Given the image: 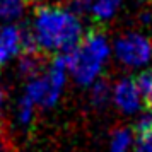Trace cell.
<instances>
[{"instance_id": "obj_19", "label": "cell", "mask_w": 152, "mask_h": 152, "mask_svg": "<svg viewBox=\"0 0 152 152\" xmlns=\"http://www.w3.org/2000/svg\"><path fill=\"white\" fill-rule=\"evenodd\" d=\"M2 101H4V92H2V87H0V110H2Z\"/></svg>"}, {"instance_id": "obj_16", "label": "cell", "mask_w": 152, "mask_h": 152, "mask_svg": "<svg viewBox=\"0 0 152 152\" xmlns=\"http://www.w3.org/2000/svg\"><path fill=\"white\" fill-rule=\"evenodd\" d=\"M145 133H152V115L151 113L137 123V135H145Z\"/></svg>"}, {"instance_id": "obj_18", "label": "cell", "mask_w": 152, "mask_h": 152, "mask_svg": "<svg viewBox=\"0 0 152 152\" xmlns=\"http://www.w3.org/2000/svg\"><path fill=\"white\" fill-rule=\"evenodd\" d=\"M145 104H147V108H149V113L152 115V94L145 99Z\"/></svg>"}, {"instance_id": "obj_9", "label": "cell", "mask_w": 152, "mask_h": 152, "mask_svg": "<svg viewBox=\"0 0 152 152\" xmlns=\"http://www.w3.org/2000/svg\"><path fill=\"white\" fill-rule=\"evenodd\" d=\"M21 0H0V21H9L21 14Z\"/></svg>"}, {"instance_id": "obj_12", "label": "cell", "mask_w": 152, "mask_h": 152, "mask_svg": "<svg viewBox=\"0 0 152 152\" xmlns=\"http://www.w3.org/2000/svg\"><path fill=\"white\" fill-rule=\"evenodd\" d=\"M33 99H29L28 96L21 101V106H19V118H21L22 123H29V120L33 116Z\"/></svg>"}, {"instance_id": "obj_6", "label": "cell", "mask_w": 152, "mask_h": 152, "mask_svg": "<svg viewBox=\"0 0 152 152\" xmlns=\"http://www.w3.org/2000/svg\"><path fill=\"white\" fill-rule=\"evenodd\" d=\"M0 45L7 51L9 56L15 55L21 50V31L14 26H7V28L0 29Z\"/></svg>"}, {"instance_id": "obj_17", "label": "cell", "mask_w": 152, "mask_h": 152, "mask_svg": "<svg viewBox=\"0 0 152 152\" xmlns=\"http://www.w3.org/2000/svg\"><path fill=\"white\" fill-rule=\"evenodd\" d=\"M7 58H9L7 51H5V50L2 48V45H0V67H2V65H4V62H5V60H7Z\"/></svg>"}, {"instance_id": "obj_4", "label": "cell", "mask_w": 152, "mask_h": 152, "mask_svg": "<svg viewBox=\"0 0 152 152\" xmlns=\"http://www.w3.org/2000/svg\"><path fill=\"white\" fill-rule=\"evenodd\" d=\"M115 103L125 113H133L142 104V94L135 86V80L123 79L115 86Z\"/></svg>"}, {"instance_id": "obj_13", "label": "cell", "mask_w": 152, "mask_h": 152, "mask_svg": "<svg viewBox=\"0 0 152 152\" xmlns=\"http://www.w3.org/2000/svg\"><path fill=\"white\" fill-rule=\"evenodd\" d=\"M91 9H92V0H72L69 10L74 12L75 15H84Z\"/></svg>"}, {"instance_id": "obj_20", "label": "cell", "mask_w": 152, "mask_h": 152, "mask_svg": "<svg viewBox=\"0 0 152 152\" xmlns=\"http://www.w3.org/2000/svg\"><path fill=\"white\" fill-rule=\"evenodd\" d=\"M24 2H34V0H24Z\"/></svg>"}, {"instance_id": "obj_7", "label": "cell", "mask_w": 152, "mask_h": 152, "mask_svg": "<svg viewBox=\"0 0 152 152\" xmlns=\"http://www.w3.org/2000/svg\"><path fill=\"white\" fill-rule=\"evenodd\" d=\"M121 0H94L92 2V14L97 21H106L116 12Z\"/></svg>"}, {"instance_id": "obj_14", "label": "cell", "mask_w": 152, "mask_h": 152, "mask_svg": "<svg viewBox=\"0 0 152 152\" xmlns=\"http://www.w3.org/2000/svg\"><path fill=\"white\" fill-rule=\"evenodd\" d=\"M110 96V91H108V86L104 82H97L94 86V91H92V99L96 104H103L106 103V99Z\"/></svg>"}, {"instance_id": "obj_8", "label": "cell", "mask_w": 152, "mask_h": 152, "mask_svg": "<svg viewBox=\"0 0 152 152\" xmlns=\"http://www.w3.org/2000/svg\"><path fill=\"white\" fill-rule=\"evenodd\" d=\"M43 69V62L41 56H39V51L36 53H24L21 62V70L26 74V75H38V72Z\"/></svg>"}, {"instance_id": "obj_10", "label": "cell", "mask_w": 152, "mask_h": 152, "mask_svg": "<svg viewBox=\"0 0 152 152\" xmlns=\"http://www.w3.org/2000/svg\"><path fill=\"white\" fill-rule=\"evenodd\" d=\"M130 132L126 128H121V130H116L115 135L111 138V152H126L128 145H130Z\"/></svg>"}, {"instance_id": "obj_15", "label": "cell", "mask_w": 152, "mask_h": 152, "mask_svg": "<svg viewBox=\"0 0 152 152\" xmlns=\"http://www.w3.org/2000/svg\"><path fill=\"white\" fill-rule=\"evenodd\" d=\"M137 152H152V133L137 135Z\"/></svg>"}, {"instance_id": "obj_3", "label": "cell", "mask_w": 152, "mask_h": 152, "mask_svg": "<svg viewBox=\"0 0 152 152\" xmlns=\"http://www.w3.org/2000/svg\"><path fill=\"white\" fill-rule=\"evenodd\" d=\"M116 56L120 62L128 67H140L151 60L152 56V45L151 41L142 34H130L120 38L116 41Z\"/></svg>"}, {"instance_id": "obj_21", "label": "cell", "mask_w": 152, "mask_h": 152, "mask_svg": "<svg viewBox=\"0 0 152 152\" xmlns=\"http://www.w3.org/2000/svg\"><path fill=\"white\" fill-rule=\"evenodd\" d=\"M0 152H2V151H0Z\"/></svg>"}, {"instance_id": "obj_1", "label": "cell", "mask_w": 152, "mask_h": 152, "mask_svg": "<svg viewBox=\"0 0 152 152\" xmlns=\"http://www.w3.org/2000/svg\"><path fill=\"white\" fill-rule=\"evenodd\" d=\"M34 38L39 50L45 51H72L82 39V26L77 15L62 7L45 5L36 10Z\"/></svg>"}, {"instance_id": "obj_5", "label": "cell", "mask_w": 152, "mask_h": 152, "mask_svg": "<svg viewBox=\"0 0 152 152\" xmlns=\"http://www.w3.org/2000/svg\"><path fill=\"white\" fill-rule=\"evenodd\" d=\"M60 87L50 80V77H39L31 80L28 86V97L33 99V103H38L41 106H51L56 103V99L60 96Z\"/></svg>"}, {"instance_id": "obj_2", "label": "cell", "mask_w": 152, "mask_h": 152, "mask_svg": "<svg viewBox=\"0 0 152 152\" xmlns=\"http://www.w3.org/2000/svg\"><path fill=\"white\" fill-rule=\"evenodd\" d=\"M108 55L110 46L103 33L97 29H91L80 39L79 46H75L72 51H67L69 70L74 74L79 84L87 86L101 72V67L104 65Z\"/></svg>"}, {"instance_id": "obj_11", "label": "cell", "mask_w": 152, "mask_h": 152, "mask_svg": "<svg viewBox=\"0 0 152 152\" xmlns=\"http://www.w3.org/2000/svg\"><path fill=\"white\" fill-rule=\"evenodd\" d=\"M135 86L138 87L140 94H142V99L145 101V99L152 94V69L142 72V74L135 79Z\"/></svg>"}]
</instances>
